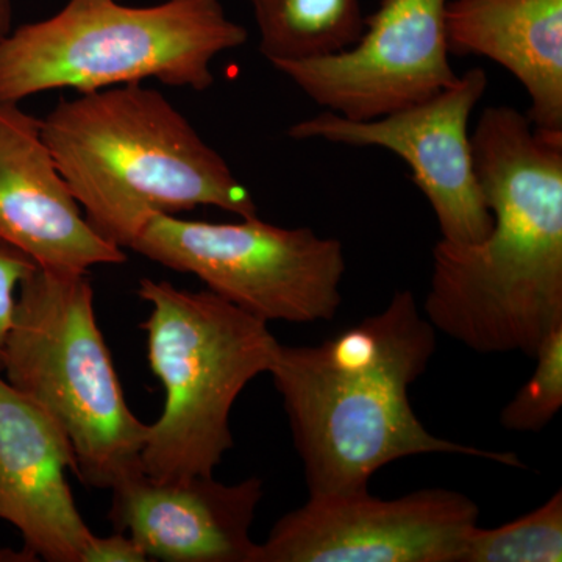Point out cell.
Wrapping results in <instances>:
<instances>
[{
	"mask_svg": "<svg viewBox=\"0 0 562 562\" xmlns=\"http://www.w3.org/2000/svg\"><path fill=\"white\" fill-rule=\"evenodd\" d=\"M438 331L412 291L316 346L279 342L271 373L290 422L308 495L369 490L384 465L446 453L524 469L516 453L432 435L409 390L427 371Z\"/></svg>",
	"mask_w": 562,
	"mask_h": 562,
	"instance_id": "7a4b0ae2",
	"label": "cell"
},
{
	"mask_svg": "<svg viewBox=\"0 0 562 562\" xmlns=\"http://www.w3.org/2000/svg\"><path fill=\"white\" fill-rule=\"evenodd\" d=\"M247 38V29L227 16L221 0H161L149 7L68 0L46 20L11 29L0 40V102L150 79L205 91L214 83L216 57Z\"/></svg>",
	"mask_w": 562,
	"mask_h": 562,
	"instance_id": "277c9868",
	"label": "cell"
},
{
	"mask_svg": "<svg viewBox=\"0 0 562 562\" xmlns=\"http://www.w3.org/2000/svg\"><path fill=\"white\" fill-rule=\"evenodd\" d=\"M0 241L47 271L87 273L127 261L85 217L43 138L41 120L14 102H0Z\"/></svg>",
	"mask_w": 562,
	"mask_h": 562,
	"instance_id": "7c38bea8",
	"label": "cell"
},
{
	"mask_svg": "<svg viewBox=\"0 0 562 562\" xmlns=\"http://www.w3.org/2000/svg\"><path fill=\"white\" fill-rule=\"evenodd\" d=\"M41 132L91 227L122 250L157 214L258 216L228 162L160 91L121 85L63 99Z\"/></svg>",
	"mask_w": 562,
	"mask_h": 562,
	"instance_id": "3957f363",
	"label": "cell"
},
{
	"mask_svg": "<svg viewBox=\"0 0 562 562\" xmlns=\"http://www.w3.org/2000/svg\"><path fill=\"white\" fill-rule=\"evenodd\" d=\"M0 372L61 425L81 483L110 490L139 471L149 425L125 401L88 272L36 268L22 281Z\"/></svg>",
	"mask_w": 562,
	"mask_h": 562,
	"instance_id": "8992f818",
	"label": "cell"
},
{
	"mask_svg": "<svg viewBox=\"0 0 562 562\" xmlns=\"http://www.w3.org/2000/svg\"><path fill=\"white\" fill-rule=\"evenodd\" d=\"M450 54L479 55L522 83L528 121L562 138V0H450Z\"/></svg>",
	"mask_w": 562,
	"mask_h": 562,
	"instance_id": "5bb4252c",
	"label": "cell"
},
{
	"mask_svg": "<svg viewBox=\"0 0 562 562\" xmlns=\"http://www.w3.org/2000/svg\"><path fill=\"white\" fill-rule=\"evenodd\" d=\"M450 0H380L349 49L273 63L317 105L371 121L428 101L458 80L450 65Z\"/></svg>",
	"mask_w": 562,
	"mask_h": 562,
	"instance_id": "30bf717a",
	"label": "cell"
},
{
	"mask_svg": "<svg viewBox=\"0 0 562 562\" xmlns=\"http://www.w3.org/2000/svg\"><path fill=\"white\" fill-rule=\"evenodd\" d=\"M562 561V492L519 519L495 528L476 525L460 562H560Z\"/></svg>",
	"mask_w": 562,
	"mask_h": 562,
	"instance_id": "2e32d148",
	"label": "cell"
},
{
	"mask_svg": "<svg viewBox=\"0 0 562 562\" xmlns=\"http://www.w3.org/2000/svg\"><path fill=\"white\" fill-rule=\"evenodd\" d=\"M13 24V3L11 0H0V40L11 31Z\"/></svg>",
	"mask_w": 562,
	"mask_h": 562,
	"instance_id": "ffe728a7",
	"label": "cell"
},
{
	"mask_svg": "<svg viewBox=\"0 0 562 562\" xmlns=\"http://www.w3.org/2000/svg\"><path fill=\"white\" fill-rule=\"evenodd\" d=\"M76 454L60 424L0 372V519L32 560L81 562L94 532L74 501Z\"/></svg>",
	"mask_w": 562,
	"mask_h": 562,
	"instance_id": "4fadbf2b",
	"label": "cell"
},
{
	"mask_svg": "<svg viewBox=\"0 0 562 562\" xmlns=\"http://www.w3.org/2000/svg\"><path fill=\"white\" fill-rule=\"evenodd\" d=\"M480 508L428 487L397 498L369 490L308 495L260 543V562H460Z\"/></svg>",
	"mask_w": 562,
	"mask_h": 562,
	"instance_id": "ba28073f",
	"label": "cell"
},
{
	"mask_svg": "<svg viewBox=\"0 0 562 562\" xmlns=\"http://www.w3.org/2000/svg\"><path fill=\"white\" fill-rule=\"evenodd\" d=\"M471 139L494 224L482 241L432 247L422 312L476 353L532 358L562 325V138L497 105L484 109Z\"/></svg>",
	"mask_w": 562,
	"mask_h": 562,
	"instance_id": "6da1fadb",
	"label": "cell"
},
{
	"mask_svg": "<svg viewBox=\"0 0 562 562\" xmlns=\"http://www.w3.org/2000/svg\"><path fill=\"white\" fill-rule=\"evenodd\" d=\"M132 250L171 271L191 273L225 301L265 322H328L341 306V241L308 227L181 220L157 214Z\"/></svg>",
	"mask_w": 562,
	"mask_h": 562,
	"instance_id": "52a82bcc",
	"label": "cell"
},
{
	"mask_svg": "<svg viewBox=\"0 0 562 562\" xmlns=\"http://www.w3.org/2000/svg\"><path fill=\"white\" fill-rule=\"evenodd\" d=\"M109 522L147 558L168 562H260L250 538L262 480L222 483L214 475L157 480L143 469L110 487Z\"/></svg>",
	"mask_w": 562,
	"mask_h": 562,
	"instance_id": "8fae6325",
	"label": "cell"
},
{
	"mask_svg": "<svg viewBox=\"0 0 562 562\" xmlns=\"http://www.w3.org/2000/svg\"><path fill=\"white\" fill-rule=\"evenodd\" d=\"M486 88V72L471 69L428 101L379 120L353 121L324 111L295 122L288 136L394 151L412 168L414 184L435 211L441 239L479 243L494 220L476 177L469 120Z\"/></svg>",
	"mask_w": 562,
	"mask_h": 562,
	"instance_id": "9c48e42d",
	"label": "cell"
},
{
	"mask_svg": "<svg viewBox=\"0 0 562 562\" xmlns=\"http://www.w3.org/2000/svg\"><path fill=\"white\" fill-rule=\"evenodd\" d=\"M149 560L139 543L127 532L114 530L110 536H92L81 562H144Z\"/></svg>",
	"mask_w": 562,
	"mask_h": 562,
	"instance_id": "d6986e66",
	"label": "cell"
},
{
	"mask_svg": "<svg viewBox=\"0 0 562 562\" xmlns=\"http://www.w3.org/2000/svg\"><path fill=\"white\" fill-rule=\"evenodd\" d=\"M138 295L150 306L140 324L147 361L165 390L140 469L157 480L214 475L235 443L233 406L247 384L269 372L279 341L268 322L209 290L140 279Z\"/></svg>",
	"mask_w": 562,
	"mask_h": 562,
	"instance_id": "5b68a950",
	"label": "cell"
},
{
	"mask_svg": "<svg viewBox=\"0 0 562 562\" xmlns=\"http://www.w3.org/2000/svg\"><path fill=\"white\" fill-rule=\"evenodd\" d=\"M250 5L262 57L271 65L349 49L364 31L360 0H250Z\"/></svg>",
	"mask_w": 562,
	"mask_h": 562,
	"instance_id": "9a60e30c",
	"label": "cell"
},
{
	"mask_svg": "<svg viewBox=\"0 0 562 562\" xmlns=\"http://www.w3.org/2000/svg\"><path fill=\"white\" fill-rule=\"evenodd\" d=\"M38 268L35 261L10 244L0 241V366L22 281Z\"/></svg>",
	"mask_w": 562,
	"mask_h": 562,
	"instance_id": "ac0fdd59",
	"label": "cell"
},
{
	"mask_svg": "<svg viewBox=\"0 0 562 562\" xmlns=\"http://www.w3.org/2000/svg\"><path fill=\"white\" fill-rule=\"evenodd\" d=\"M536 369L527 383L502 409L506 430L538 432L562 408V325L554 328L536 351Z\"/></svg>",
	"mask_w": 562,
	"mask_h": 562,
	"instance_id": "e0dca14e",
	"label": "cell"
}]
</instances>
